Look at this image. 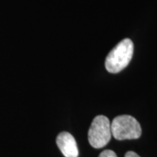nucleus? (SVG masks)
Returning <instances> with one entry per match:
<instances>
[{
    "mask_svg": "<svg viewBox=\"0 0 157 157\" xmlns=\"http://www.w3.org/2000/svg\"><path fill=\"white\" fill-rule=\"evenodd\" d=\"M134 54L132 40L125 39L118 43L106 58L105 67L109 73H118L128 66Z\"/></svg>",
    "mask_w": 157,
    "mask_h": 157,
    "instance_id": "nucleus-1",
    "label": "nucleus"
},
{
    "mask_svg": "<svg viewBox=\"0 0 157 157\" xmlns=\"http://www.w3.org/2000/svg\"><path fill=\"white\" fill-rule=\"evenodd\" d=\"M112 136L118 140L138 139L141 135V128L135 118L130 115H120L111 123Z\"/></svg>",
    "mask_w": 157,
    "mask_h": 157,
    "instance_id": "nucleus-2",
    "label": "nucleus"
},
{
    "mask_svg": "<svg viewBox=\"0 0 157 157\" xmlns=\"http://www.w3.org/2000/svg\"><path fill=\"white\" fill-rule=\"evenodd\" d=\"M111 137V123L108 118L104 115L96 116L88 131V141L90 145L94 148H101L110 141Z\"/></svg>",
    "mask_w": 157,
    "mask_h": 157,
    "instance_id": "nucleus-3",
    "label": "nucleus"
},
{
    "mask_svg": "<svg viewBox=\"0 0 157 157\" xmlns=\"http://www.w3.org/2000/svg\"><path fill=\"white\" fill-rule=\"evenodd\" d=\"M56 143L65 157H78V150L76 140L68 132H61L57 136Z\"/></svg>",
    "mask_w": 157,
    "mask_h": 157,
    "instance_id": "nucleus-4",
    "label": "nucleus"
},
{
    "mask_svg": "<svg viewBox=\"0 0 157 157\" xmlns=\"http://www.w3.org/2000/svg\"><path fill=\"white\" fill-rule=\"evenodd\" d=\"M99 157H118L117 155L112 150H104L101 152Z\"/></svg>",
    "mask_w": 157,
    "mask_h": 157,
    "instance_id": "nucleus-5",
    "label": "nucleus"
},
{
    "mask_svg": "<svg viewBox=\"0 0 157 157\" xmlns=\"http://www.w3.org/2000/svg\"><path fill=\"white\" fill-rule=\"evenodd\" d=\"M125 157H140V156H139V155H138L136 153H135V152L129 151L125 155Z\"/></svg>",
    "mask_w": 157,
    "mask_h": 157,
    "instance_id": "nucleus-6",
    "label": "nucleus"
}]
</instances>
